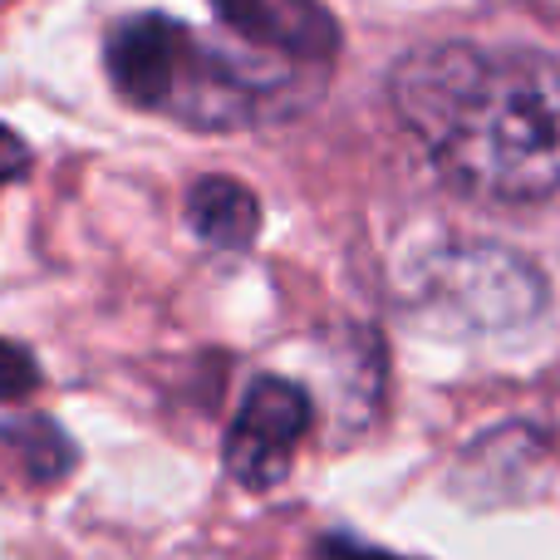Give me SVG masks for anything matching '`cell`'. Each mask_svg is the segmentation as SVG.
Returning <instances> with one entry per match:
<instances>
[{"label":"cell","instance_id":"6da1fadb","mask_svg":"<svg viewBox=\"0 0 560 560\" xmlns=\"http://www.w3.org/2000/svg\"><path fill=\"white\" fill-rule=\"evenodd\" d=\"M388 98L457 192L506 207L560 192V65L546 55L438 39L398 59Z\"/></svg>","mask_w":560,"mask_h":560},{"label":"cell","instance_id":"7a4b0ae2","mask_svg":"<svg viewBox=\"0 0 560 560\" xmlns=\"http://www.w3.org/2000/svg\"><path fill=\"white\" fill-rule=\"evenodd\" d=\"M108 84L143 114H163L173 124L202 133H236L271 118L285 69H266V59L207 39L173 15H124L104 35Z\"/></svg>","mask_w":560,"mask_h":560},{"label":"cell","instance_id":"3957f363","mask_svg":"<svg viewBox=\"0 0 560 560\" xmlns=\"http://www.w3.org/2000/svg\"><path fill=\"white\" fill-rule=\"evenodd\" d=\"M310 433V394L290 378H256L236 408L222 443V463L246 492H271L285 482L300 438Z\"/></svg>","mask_w":560,"mask_h":560},{"label":"cell","instance_id":"277c9868","mask_svg":"<svg viewBox=\"0 0 560 560\" xmlns=\"http://www.w3.org/2000/svg\"><path fill=\"white\" fill-rule=\"evenodd\" d=\"M433 295L447 310H457L472 325H516L541 305V280L526 261L492 246H467V252L438 256L433 261Z\"/></svg>","mask_w":560,"mask_h":560},{"label":"cell","instance_id":"5b68a950","mask_svg":"<svg viewBox=\"0 0 560 560\" xmlns=\"http://www.w3.org/2000/svg\"><path fill=\"white\" fill-rule=\"evenodd\" d=\"M212 10L236 39L285 59L325 65L339 55V25L319 0H212Z\"/></svg>","mask_w":560,"mask_h":560},{"label":"cell","instance_id":"8992f818","mask_svg":"<svg viewBox=\"0 0 560 560\" xmlns=\"http://www.w3.org/2000/svg\"><path fill=\"white\" fill-rule=\"evenodd\" d=\"M187 226L217 252H242V246L256 242L261 202L236 177H197L187 187Z\"/></svg>","mask_w":560,"mask_h":560},{"label":"cell","instance_id":"52a82bcc","mask_svg":"<svg viewBox=\"0 0 560 560\" xmlns=\"http://www.w3.org/2000/svg\"><path fill=\"white\" fill-rule=\"evenodd\" d=\"M0 438L15 447V457L25 463V472L35 482H55V477H65L74 467V443L49 418H10L0 428Z\"/></svg>","mask_w":560,"mask_h":560},{"label":"cell","instance_id":"ba28073f","mask_svg":"<svg viewBox=\"0 0 560 560\" xmlns=\"http://www.w3.org/2000/svg\"><path fill=\"white\" fill-rule=\"evenodd\" d=\"M39 388V364L30 349L0 339V404H15V398H30Z\"/></svg>","mask_w":560,"mask_h":560},{"label":"cell","instance_id":"9c48e42d","mask_svg":"<svg viewBox=\"0 0 560 560\" xmlns=\"http://www.w3.org/2000/svg\"><path fill=\"white\" fill-rule=\"evenodd\" d=\"M25 167H30V148L20 143V133H10V128L0 124V187L15 183Z\"/></svg>","mask_w":560,"mask_h":560},{"label":"cell","instance_id":"30bf717a","mask_svg":"<svg viewBox=\"0 0 560 560\" xmlns=\"http://www.w3.org/2000/svg\"><path fill=\"white\" fill-rule=\"evenodd\" d=\"M319 560H404V556L374 551V546H359V541H349V536H329V541L319 546Z\"/></svg>","mask_w":560,"mask_h":560}]
</instances>
